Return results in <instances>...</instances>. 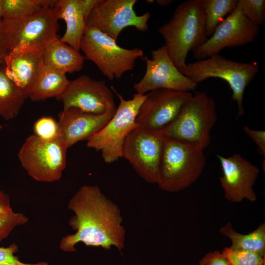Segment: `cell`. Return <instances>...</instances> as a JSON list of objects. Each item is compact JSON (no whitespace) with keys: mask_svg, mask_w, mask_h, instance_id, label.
Here are the masks:
<instances>
[{"mask_svg":"<svg viewBox=\"0 0 265 265\" xmlns=\"http://www.w3.org/2000/svg\"><path fill=\"white\" fill-rule=\"evenodd\" d=\"M68 208L74 213L69 225L75 232L61 239L62 251L75 252L80 242L106 250L112 246L119 250L124 248L126 230L121 211L99 186L80 187L69 200Z\"/></svg>","mask_w":265,"mask_h":265,"instance_id":"1","label":"cell"},{"mask_svg":"<svg viewBox=\"0 0 265 265\" xmlns=\"http://www.w3.org/2000/svg\"><path fill=\"white\" fill-rule=\"evenodd\" d=\"M158 32L164 41L169 56L183 73L188 53L198 49L208 39L202 0L181 3Z\"/></svg>","mask_w":265,"mask_h":265,"instance_id":"2","label":"cell"},{"mask_svg":"<svg viewBox=\"0 0 265 265\" xmlns=\"http://www.w3.org/2000/svg\"><path fill=\"white\" fill-rule=\"evenodd\" d=\"M216 104L206 92L196 91L174 120L161 132L164 138L204 150L211 141L217 119Z\"/></svg>","mask_w":265,"mask_h":265,"instance_id":"3","label":"cell"},{"mask_svg":"<svg viewBox=\"0 0 265 265\" xmlns=\"http://www.w3.org/2000/svg\"><path fill=\"white\" fill-rule=\"evenodd\" d=\"M206 164L203 149L164 138L157 184L166 192L182 191L197 180Z\"/></svg>","mask_w":265,"mask_h":265,"instance_id":"4","label":"cell"},{"mask_svg":"<svg viewBox=\"0 0 265 265\" xmlns=\"http://www.w3.org/2000/svg\"><path fill=\"white\" fill-rule=\"evenodd\" d=\"M258 71L259 65L255 61L239 62L216 54L186 64L183 73L197 84L210 78L226 81L232 91V100L238 106V118L245 113L243 106L244 91Z\"/></svg>","mask_w":265,"mask_h":265,"instance_id":"5","label":"cell"},{"mask_svg":"<svg viewBox=\"0 0 265 265\" xmlns=\"http://www.w3.org/2000/svg\"><path fill=\"white\" fill-rule=\"evenodd\" d=\"M67 149L58 132L48 139L33 134L26 139L18 157L22 166L32 179L53 182L61 178L66 168Z\"/></svg>","mask_w":265,"mask_h":265,"instance_id":"6","label":"cell"},{"mask_svg":"<svg viewBox=\"0 0 265 265\" xmlns=\"http://www.w3.org/2000/svg\"><path fill=\"white\" fill-rule=\"evenodd\" d=\"M80 50L85 58L92 61L110 80L119 79L133 69L136 59L144 56L141 49L122 48L116 41L93 27H85Z\"/></svg>","mask_w":265,"mask_h":265,"instance_id":"7","label":"cell"},{"mask_svg":"<svg viewBox=\"0 0 265 265\" xmlns=\"http://www.w3.org/2000/svg\"><path fill=\"white\" fill-rule=\"evenodd\" d=\"M111 90L119 100L112 117L98 132L87 139V146L101 153L104 161L111 163L122 157V148L127 135L139 127L136 118L139 108L147 96L134 94L125 100L114 88Z\"/></svg>","mask_w":265,"mask_h":265,"instance_id":"8","label":"cell"},{"mask_svg":"<svg viewBox=\"0 0 265 265\" xmlns=\"http://www.w3.org/2000/svg\"><path fill=\"white\" fill-rule=\"evenodd\" d=\"M59 19L55 5L26 17L2 20L1 32L7 50L32 46L45 48L58 38Z\"/></svg>","mask_w":265,"mask_h":265,"instance_id":"9","label":"cell"},{"mask_svg":"<svg viewBox=\"0 0 265 265\" xmlns=\"http://www.w3.org/2000/svg\"><path fill=\"white\" fill-rule=\"evenodd\" d=\"M163 141L160 132L139 127L132 130L124 141L122 157L148 183H157Z\"/></svg>","mask_w":265,"mask_h":265,"instance_id":"10","label":"cell"},{"mask_svg":"<svg viewBox=\"0 0 265 265\" xmlns=\"http://www.w3.org/2000/svg\"><path fill=\"white\" fill-rule=\"evenodd\" d=\"M136 0H97L85 21L87 27H93L110 37L118 39L121 31L128 26L145 32L151 14L147 11L137 15L134 10Z\"/></svg>","mask_w":265,"mask_h":265,"instance_id":"11","label":"cell"},{"mask_svg":"<svg viewBox=\"0 0 265 265\" xmlns=\"http://www.w3.org/2000/svg\"><path fill=\"white\" fill-rule=\"evenodd\" d=\"M151 54V59L147 56L141 59L146 63V71L142 78L133 85L137 94L145 95L159 89L189 92L197 87V83L176 67L164 45L152 50Z\"/></svg>","mask_w":265,"mask_h":265,"instance_id":"12","label":"cell"},{"mask_svg":"<svg viewBox=\"0 0 265 265\" xmlns=\"http://www.w3.org/2000/svg\"><path fill=\"white\" fill-rule=\"evenodd\" d=\"M56 99L62 103L63 109L75 107L82 111L103 114L116 111L112 90L102 80L81 75L73 80Z\"/></svg>","mask_w":265,"mask_h":265,"instance_id":"13","label":"cell"},{"mask_svg":"<svg viewBox=\"0 0 265 265\" xmlns=\"http://www.w3.org/2000/svg\"><path fill=\"white\" fill-rule=\"evenodd\" d=\"M260 26L248 20L237 6L217 26L212 35L193 52L194 57L201 60L219 53L225 48L236 47L252 43Z\"/></svg>","mask_w":265,"mask_h":265,"instance_id":"14","label":"cell"},{"mask_svg":"<svg viewBox=\"0 0 265 265\" xmlns=\"http://www.w3.org/2000/svg\"><path fill=\"white\" fill-rule=\"evenodd\" d=\"M190 92L159 89L147 93L136 118L139 127L161 132L176 118L192 97Z\"/></svg>","mask_w":265,"mask_h":265,"instance_id":"15","label":"cell"},{"mask_svg":"<svg viewBox=\"0 0 265 265\" xmlns=\"http://www.w3.org/2000/svg\"><path fill=\"white\" fill-rule=\"evenodd\" d=\"M220 162L222 174L219 177L225 198L233 203L243 200L255 202L257 195L253 186L260 170L239 154L228 157L216 155Z\"/></svg>","mask_w":265,"mask_h":265,"instance_id":"16","label":"cell"},{"mask_svg":"<svg viewBox=\"0 0 265 265\" xmlns=\"http://www.w3.org/2000/svg\"><path fill=\"white\" fill-rule=\"evenodd\" d=\"M44 48L21 47L8 51L2 63L7 76L26 99L34 87L44 63Z\"/></svg>","mask_w":265,"mask_h":265,"instance_id":"17","label":"cell"},{"mask_svg":"<svg viewBox=\"0 0 265 265\" xmlns=\"http://www.w3.org/2000/svg\"><path fill=\"white\" fill-rule=\"evenodd\" d=\"M116 111L96 114L75 107L63 110L59 114L58 133L67 147L87 140L101 131L108 122Z\"/></svg>","mask_w":265,"mask_h":265,"instance_id":"18","label":"cell"},{"mask_svg":"<svg viewBox=\"0 0 265 265\" xmlns=\"http://www.w3.org/2000/svg\"><path fill=\"white\" fill-rule=\"evenodd\" d=\"M85 56L58 38L51 42L44 48L45 65L64 74L80 71Z\"/></svg>","mask_w":265,"mask_h":265,"instance_id":"19","label":"cell"},{"mask_svg":"<svg viewBox=\"0 0 265 265\" xmlns=\"http://www.w3.org/2000/svg\"><path fill=\"white\" fill-rule=\"evenodd\" d=\"M55 6L57 7L59 19L65 21L66 29L60 39L80 51V41L86 26L85 19L79 0H59Z\"/></svg>","mask_w":265,"mask_h":265,"instance_id":"20","label":"cell"},{"mask_svg":"<svg viewBox=\"0 0 265 265\" xmlns=\"http://www.w3.org/2000/svg\"><path fill=\"white\" fill-rule=\"evenodd\" d=\"M69 81L65 74L51 68L44 63L28 98L33 101L56 98L63 92Z\"/></svg>","mask_w":265,"mask_h":265,"instance_id":"21","label":"cell"},{"mask_svg":"<svg viewBox=\"0 0 265 265\" xmlns=\"http://www.w3.org/2000/svg\"><path fill=\"white\" fill-rule=\"evenodd\" d=\"M219 232L231 241L230 248L253 252L265 256V223H261L254 231L247 234L238 233L228 222L219 229Z\"/></svg>","mask_w":265,"mask_h":265,"instance_id":"22","label":"cell"},{"mask_svg":"<svg viewBox=\"0 0 265 265\" xmlns=\"http://www.w3.org/2000/svg\"><path fill=\"white\" fill-rule=\"evenodd\" d=\"M26 99L0 64V117L6 120L18 114Z\"/></svg>","mask_w":265,"mask_h":265,"instance_id":"23","label":"cell"},{"mask_svg":"<svg viewBox=\"0 0 265 265\" xmlns=\"http://www.w3.org/2000/svg\"><path fill=\"white\" fill-rule=\"evenodd\" d=\"M2 20L26 17L45 8L54 7L56 0H1Z\"/></svg>","mask_w":265,"mask_h":265,"instance_id":"24","label":"cell"},{"mask_svg":"<svg viewBox=\"0 0 265 265\" xmlns=\"http://www.w3.org/2000/svg\"><path fill=\"white\" fill-rule=\"evenodd\" d=\"M238 0H202L207 36L210 37L217 26L237 7Z\"/></svg>","mask_w":265,"mask_h":265,"instance_id":"25","label":"cell"},{"mask_svg":"<svg viewBox=\"0 0 265 265\" xmlns=\"http://www.w3.org/2000/svg\"><path fill=\"white\" fill-rule=\"evenodd\" d=\"M230 265H265V256L226 247L221 252Z\"/></svg>","mask_w":265,"mask_h":265,"instance_id":"26","label":"cell"},{"mask_svg":"<svg viewBox=\"0 0 265 265\" xmlns=\"http://www.w3.org/2000/svg\"><path fill=\"white\" fill-rule=\"evenodd\" d=\"M237 6L250 21L260 26L265 22V0H238Z\"/></svg>","mask_w":265,"mask_h":265,"instance_id":"27","label":"cell"},{"mask_svg":"<svg viewBox=\"0 0 265 265\" xmlns=\"http://www.w3.org/2000/svg\"><path fill=\"white\" fill-rule=\"evenodd\" d=\"M28 220L24 214L13 210L0 214V242L6 238L15 227L26 224Z\"/></svg>","mask_w":265,"mask_h":265,"instance_id":"28","label":"cell"},{"mask_svg":"<svg viewBox=\"0 0 265 265\" xmlns=\"http://www.w3.org/2000/svg\"><path fill=\"white\" fill-rule=\"evenodd\" d=\"M36 136L45 139L55 137L58 132L57 122L51 117H43L36 121L34 125Z\"/></svg>","mask_w":265,"mask_h":265,"instance_id":"29","label":"cell"},{"mask_svg":"<svg viewBox=\"0 0 265 265\" xmlns=\"http://www.w3.org/2000/svg\"><path fill=\"white\" fill-rule=\"evenodd\" d=\"M18 251V247L14 243L7 247H0V265H49L45 261L35 263L23 262L15 255Z\"/></svg>","mask_w":265,"mask_h":265,"instance_id":"30","label":"cell"},{"mask_svg":"<svg viewBox=\"0 0 265 265\" xmlns=\"http://www.w3.org/2000/svg\"><path fill=\"white\" fill-rule=\"evenodd\" d=\"M244 132L248 135L258 146L257 152L260 155L265 156V131L250 129L248 126L243 128Z\"/></svg>","mask_w":265,"mask_h":265,"instance_id":"31","label":"cell"},{"mask_svg":"<svg viewBox=\"0 0 265 265\" xmlns=\"http://www.w3.org/2000/svg\"><path fill=\"white\" fill-rule=\"evenodd\" d=\"M199 265H230L221 252L218 250L207 253L200 261Z\"/></svg>","mask_w":265,"mask_h":265,"instance_id":"32","label":"cell"},{"mask_svg":"<svg viewBox=\"0 0 265 265\" xmlns=\"http://www.w3.org/2000/svg\"><path fill=\"white\" fill-rule=\"evenodd\" d=\"M12 210L9 196L0 190V214L6 213Z\"/></svg>","mask_w":265,"mask_h":265,"instance_id":"33","label":"cell"},{"mask_svg":"<svg viewBox=\"0 0 265 265\" xmlns=\"http://www.w3.org/2000/svg\"><path fill=\"white\" fill-rule=\"evenodd\" d=\"M85 21L94 7L97 0H79Z\"/></svg>","mask_w":265,"mask_h":265,"instance_id":"34","label":"cell"},{"mask_svg":"<svg viewBox=\"0 0 265 265\" xmlns=\"http://www.w3.org/2000/svg\"><path fill=\"white\" fill-rule=\"evenodd\" d=\"M1 22H0V64H2L8 52L4 40L1 32Z\"/></svg>","mask_w":265,"mask_h":265,"instance_id":"35","label":"cell"},{"mask_svg":"<svg viewBox=\"0 0 265 265\" xmlns=\"http://www.w3.org/2000/svg\"><path fill=\"white\" fill-rule=\"evenodd\" d=\"M173 2L172 0H157L156 2L160 6L169 5Z\"/></svg>","mask_w":265,"mask_h":265,"instance_id":"36","label":"cell"},{"mask_svg":"<svg viewBox=\"0 0 265 265\" xmlns=\"http://www.w3.org/2000/svg\"><path fill=\"white\" fill-rule=\"evenodd\" d=\"M2 21V1L0 0V22Z\"/></svg>","mask_w":265,"mask_h":265,"instance_id":"37","label":"cell"},{"mask_svg":"<svg viewBox=\"0 0 265 265\" xmlns=\"http://www.w3.org/2000/svg\"><path fill=\"white\" fill-rule=\"evenodd\" d=\"M147 2L148 3H153L154 2V0H146Z\"/></svg>","mask_w":265,"mask_h":265,"instance_id":"38","label":"cell"},{"mask_svg":"<svg viewBox=\"0 0 265 265\" xmlns=\"http://www.w3.org/2000/svg\"><path fill=\"white\" fill-rule=\"evenodd\" d=\"M2 127L0 124V131L2 129Z\"/></svg>","mask_w":265,"mask_h":265,"instance_id":"39","label":"cell"}]
</instances>
